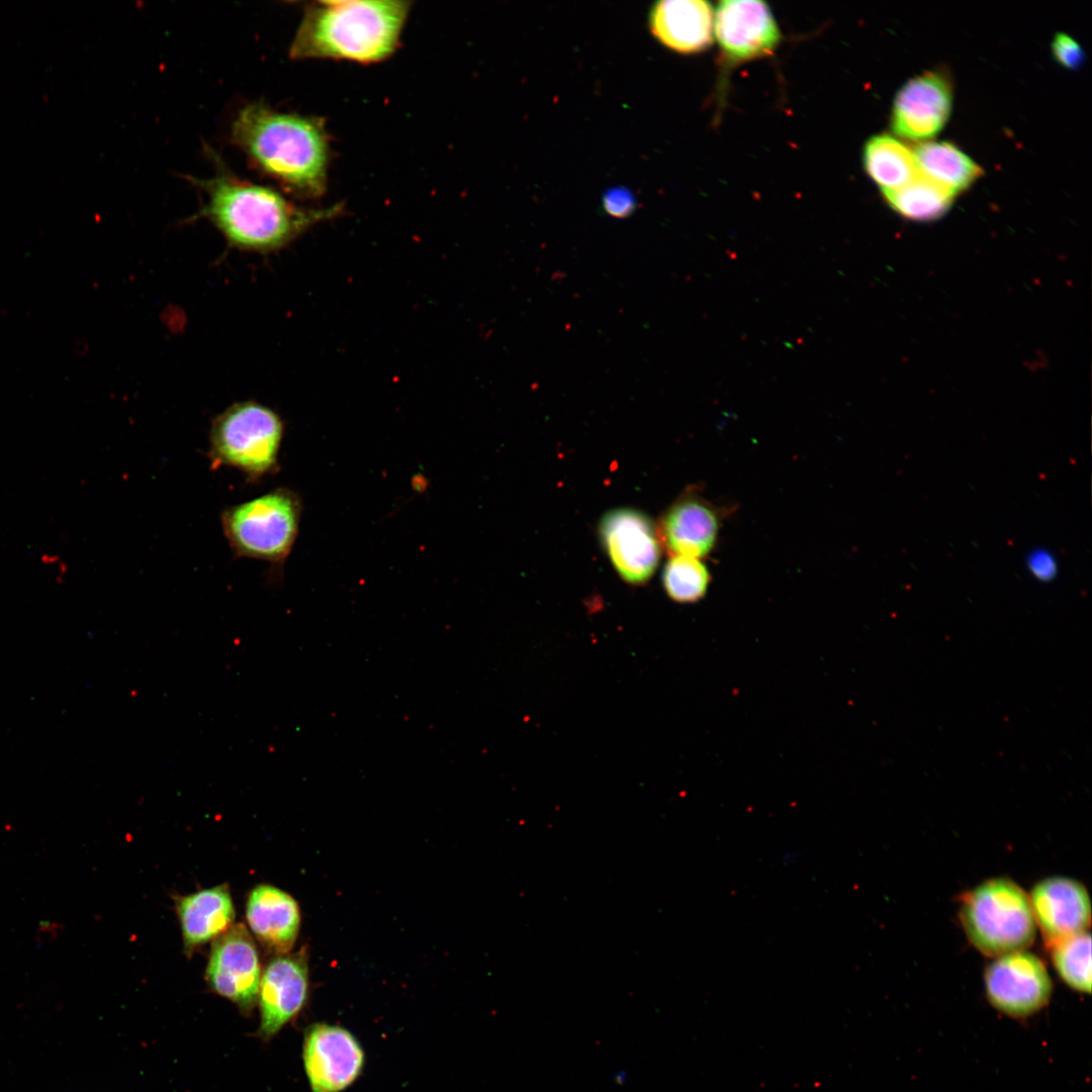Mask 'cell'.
I'll return each mask as SVG.
<instances>
[{"mask_svg":"<svg viewBox=\"0 0 1092 1092\" xmlns=\"http://www.w3.org/2000/svg\"><path fill=\"white\" fill-rule=\"evenodd\" d=\"M230 140L252 168L291 195L315 199L325 193L330 143L323 119L251 102L237 111Z\"/></svg>","mask_w":1092,"mask_h":1092,"instance_id":"cell-1","label":"cell"},{"mask_svg":"<svg viewBox=\"0 0 1092 1092\" xmlns=\"http://www.w3.org/2000/svg\"><path fill=\"white\" fill-rule=\"evenodd\" d=\"M214 162L216 170L211 178H191L205 194L199 213L238 249L277 251L343 211L341 204L324 208L298 206L273 188L238 177L216 156Z\"/></svg>","mask_w":1092,"mask_h":1092,"instance_id":"cell-2","label":"cell"},{"mask_svg":"<svg viewBox=\"0 0 1092 1092\" xmlns=\"http://www.w3.org/2000/svg\"><path fill=\"white\" fill-rule=\"evenodd\" d=\"M411 1H316L305 9L289 57L377 63L398 47Z\"/></svg>","mask_w":1092,"mask_h":1092,"instance_id":"cell-3","label":"cell"},{"mask_svg":"<svg viewBox=\"0 0 1092 1092\" xmlns=\"http://www.w3.org/2000/svg\"><path fill=\"white\" fill-rule=\"evenodd\" d=\"M283 431L280 417L270 407L254 400L233 403L210 425L211 468H235L251 481L259 480L276 468Z\"/></svg>","mask_w":1092,"mask_h":1092,"instance_id":"cell-4","label":"cell"},{"mask_svg":"<svg viewBox=\"0 0 1092 1092\" xmlns=\"http://www.w3.org/2000/svg\"><path fill=\"white\" fill-rule=\"evenodd\" d=\"M961 918L970 941L989 957L1025 950L1035 936L1029 897L1004 878L988 880L971 891L963 901Z\"/></svg>","mask_w":1092,"mask_h":1092,"instance_id":"cell-5","label":"cell"},{"mask_svg":"<svg viewBox=\"0 0 1092 1092\" xmlns=\"http://www.w3.org/2000/svg\"><path fill=\"white\" fill-rule=\"evenodd\" d=\"M299 520L295 495L278 488L220 513L223 535L237 557L278 563L294 543Z\"/></svg>","mask_w":1092,"mask_h":1092,"instance_id":"cell-6","label":"cell"},{"mask_svg":"<svg viewBox=\"0 0 1092 1092\" xmlns=\"http://www.w3.org/2000/svg\"><path fill=\"white\" fill-rule=\"evenodd\" d=\"M261 977L258 949L245 925L234 924L214 939L205 971L212 992L249 1014L258 1002Z\"/></svg>","mask_w":1092,"mask_h":1092,"instance_id":"cell-7","label":"cell"},{"mask_svg":"<svg viewBox=\"0 0 1092 1092\" xmlns=\"http://www.w3.org/2000/svg\"><path fill=\"white\" fill-rule=\"evenodd\" d=\"M599 532L623 580L641 584L652 576L660 559V539L653 522L644 513L633 509L609 511L600 522Z\"/></svg>","mask_w":1092,"mask_h":1092,"instance_id":"cell-8","label":"cell"},{"mask_svg":"<svg viewBox=\"0 0 1092 1092\" xmlns=\"http://www.w3.org/2000/svg\"><path fill=\"white\" fill-rule=\"evenodd\" d=\"M987 997L999 1011L1022 1018L1049 1002L1052 981L1041 960L1025 950L998 957L985 972Z\"/></svg>","mask_w":1092,"mask_h":1092,"instance_id":"cell-9","label":"cell"},{"mask_svg":"<svg viewBox=\"0 0 1092 1092\" xmlns=\"http://www.w3.org/2000/svg\"><path fill=\"white\" fill-rule=\"evenodd\" d=\"M311 1092H341L360 1076L364 1051L346 1028L327 1023L309 1026L302 1049Z\"/></svg>","mask_w":1092,"mask_h":1092,"instance_id":"cell-10","label":"cell"},{"mask_svg":"<svg viewBox=\"0 0 1092 1092\" xmlns=\"http://www.w3.org/2000/svg\"><path fill=\"white\" fill-rule=\"evenodd\" d=\"M714 26L722 51L736 62L767 56L776 50L781 39L774 15L762 1L719 2Z\"/></svg>","mask_w":1092,"mask_h":1092,"instance_id":"cell-11","label":"cell"},{"mask_svg":"<svg viewBox=\"0 0 1092 1092\" xmlns=\"http://www.w3.org/2000/svg\"><path fill=\"white\" fill-rule=\"evenodd\" d=\"M308 996V971L301 953L278 956L262 973L258 1003L260 1023L257 1035L273 1038L304 1007Z\"/></svg>","mask_w":1092,"mask_h":1092,"instance_id":"cell-12","label":"cell"},{"mask_svg":"<svg viewBox=\"0 0 1092 1092\" xmlns=\"http://www.w3.org/2000/svg\"><path fill=\"white\" fill-rule=\"evenodd\" d=\"M951 100V87L943 75L928 72L912 78L894 100L893 131L912 141L935 136L949 116Z\"/></svg>","mask_w":1092,"mask_h":1092,"instance_id":"cell-13","label":"cell"},{"mask_svg":"<svg viewBox=\"0 0 1092 1092\" xmlns=\"http://www.w3.org/2000/svg\"><path fill=\"white\" fill-rule=\"evenodd\" d=\"M1029 900L1035 923L1051 946L1086 931L1090 925L1088 892L1073 879H1044L1033 887Z\"/></svg>","mask_w":1092,"mask_h":1092,"instance_id":"cell-14","label":"cell"},{"mask_svg":"<svg viewBox=\"0 0 1092 1092\" xmlns=\"http://www.w3.org/2000/svg\"><path fill=\"white\" fill-rule=\"evenodd\" d=\"M720 511L698 493H685L664 513L657 529L672 556L701 558L718 540Z\"/></svg>","mask_w":1092,"mask_h":1092,"instance_id":"cell-15","label":"cell"},{"mask_svg":"<svg viewBox=\"0 0 1092 1092\" xmlns=\"http://www.w3.org/2000/svg\"><path fill=\"white\" fill-rule=\"evenodd\" d=\"M649 28L665 48L695 54L712 42L714 12L703 0H661L650 9Z\"/></svg>","mask_w":1092,"mask_h":1092,"instance_id":"cell-16","label":"cell"},{"mask_svg":"<svg viewBox=\"0 0 1092 1092\" xmlns=\"http://www.w3.org/2000/svg\"><path fill=\"white\" fill-rule=\"evenodd\" d=\"M246 919L258 940L277 953L286 952L293 946L300 925L296 901L286 892L266 884L251 891L246 903Z\"/></svg>","mask_w":1092,"mask_h":1092,"instance_id":"cell-17","label":"cell"},{"mask_svg":"<svg viewBox=\"0 0 1092 1092\" xmlns=\"http://www.w3.org/2000/svg\"><path fill=\"white\" fill-rule=\"evenodd\" d=\"M185 950L214 940L233 925L236 916L229 887L223 884L175 900Z\"/></svg>","mask_w":1092,"mask_h":1092,"instance_id":"cell-18","label":"cell"},{"mask_svg":"<svg viewBox=\"0 0 1092 1092\" xmlns=\"http://www.w3.org/2000/svg\"><path fill=\"white\" fill-rule=\"evenodd\" d=\"M912 152L919 172L954 195L970 187L983 173L971 158L947 142L925 143Z\"/></svg>","mask_w":1092,"mask_h":1092,"instance_id":"cell-19","label":"cell"},{"mask_svg":"<svg viewBox=\"0 0 1092 1092\" xmlns=\"http://www.w3.org/2000/svg\"><path fill=\"white\" fill-rule=\"evenodd\" d=\"M863 164L882 191L900 188L919 173L912 150L889 134H878L867 142Z\"/></svg>","mask_w":1092,"mask_h":1092,"instance_id":"cell-20","label":"cell"},{"mask_svg":"<svg viewBox=\"0 0 1092 1092\" xmlns=\"http://www.w3.org/2000/svg\"><path fill=\"white\" fill-rule=\"evenodd\" d=\"M890 206L904 217L931 220L942 216L950 207L954 194L922 173L906 185L882 191Z\"/></svg>","mask_w":1092,"mask_h":1092,"instance_id":"cell-21","label":"cell"},{"mask_svg":"<svg viewBox=\"0 0 1092 1092\" xmlns=\"http://www.w3.org/2000/svg\"><path fill=\"white\" fill-rule=\"evenodd\" d=\"M1052 959L1060 977L1071 988L1091 991V936L1081 932L1052 946Z\"/></svg>","mask_w":1092,"mask_h":1092,"instance_id":"cell-22","label":"cell"},{"mask_svg":"<svg viewBox=\"0 0 1092 1092\" xmlns=\"http://www.w3.org/2000/svg\"><path fill=\"white\" fill-rule=\"evenodd\" d=\"M667 596L677 603H695L706 595L711 575L698 558L671 556L662 575Z\"/></svg>","mask_w":1092,"mask_h":1092,"instance_id":"cell-23","label":"cell"},{"mask_svg":"<svg viewBox=\"0 0 1092 1092\" xmlns=\"http://www.w3.org/2000/svg\"><path fill=\"white\" fill-rule=\"evenodd\" d=\"M636 198L632 191L625 187H614L607 190L603 196L605 211L616 218H625L635 210Z\"/></svg>","mask_w":1092,"mask_h":1092,"instance_id":"cell-24","label":"cell"},{"mask_svg":"<svg viewBox=\"0 0 1092 1092\" xmlns=\"http://www.w3.org/2000/svg\"><path fill=\"white\" fill-rule=\"evenodd\" d=\"M1053 55L1064 67L1077 69L1084 62V52L1080 44L1070 35L1059 32L1055 35L1052 43Z\"/></svg>","mask_w":1092,"mask_h":1092,"instance_id":"cell-25","label":"cell"},{"mask_svg":"<svg viewBox=\"0 0 1092 1092\" xmlns=\"http://www.w3.org/2000/svg\"><path fill=\"white\" fill-rule=\"evenodd\" d=\"M1031 573L1040 580H1050L1057 572V564L1052 554L1045 550L1033 551L1027 560Z\"/></svg>","mask_w":1092,"mask_h":1092,"instance_id":"cell-26","label":"cell"}]
</instances>
